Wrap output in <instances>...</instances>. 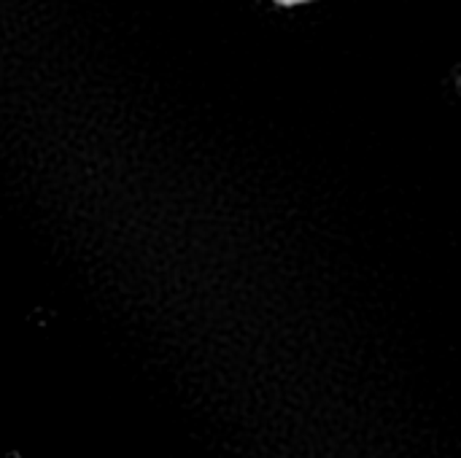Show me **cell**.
<instances>
[{"instance_id":"6da1fadb","label":"cell","mask_w":461,"mask_h":458,"mask_svg":"<svg viewBox=\"0 0 461 458\" xmlns=\"http://www.w3.org/2000/svg\"><path fill=\"white\" fill-rule=\"evenodd\" d=\"M273 3H278V5H303L308 0H273Z\"/></svg>"}]
</instances>
